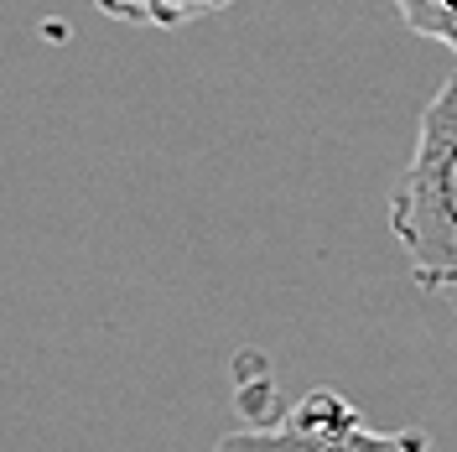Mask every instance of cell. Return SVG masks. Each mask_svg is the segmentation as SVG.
Wrapping results in <instances>:
<instances>
[{"label": "cell", "instance_id": "3", "mask_svg": "<svg viewBox=\"0 0 457 452\" xmlns=\"http://www.w3.org/2000/svg\"><path fill=\"white\" fill-rule=\"evenodd\" d=\"M104 16L114 21H130V27H187V21H203L213 11H224L234 0H94Z\"/></svg>", "mask_w": 457, "mask_h": 452}, {"label": "cell", "instance_id": "4", "mask_svg": "<svg viewBox=\"0 0 457 452\" xmlns=\"http://www.w3.org/2000/svg\"><path fill=\"white\" fill-rule=\"evenodd\" d=\"M400 11L421 37H436V42L457 47V0H400Z\"/></svg>", "mask_w": 457, "mask_h": 452}, {"label": "cell", "instance_id": "1", "mask_svg": "<svg viewBox=\"0 0 457 452\" xmlns=\"http://www.w3.org/2000/svg\"><path fill=\"white\" fill-rule=\"evenodd\" d=\"M390 234L411 281L457 312V68L421 110L416 151L390 193Z\"/></svg>", "mask_w": 457, "mask_h": 452}, {"label": "cell", "instance_id": "2", "mask_svg": "<svg viewBox=\"0 0 457 452\" xmlns=\"http://www.w3.org/2000/svg\"><path fill=\"white\" fill-rule=\"evenodd\" d=\"M224 442L239 452H436V442L421 426L385 431L333 385H317L296 406H286L276 422L239 426Z\"/></svg>", "mask_w": 457, "mask_h": 452}, {"label": "cell", "instance_id": "5", "mask_svg": "<svg viewBox=\"0 0 457 452\" xmlns=\"http://www.w3.org/2000/svg\"><path fill=\"white\" fill-rule=\"evenodd\" d=\"M213 452H239V448H228V442H219V448H213Z\"/></svg>", "mask_w": 457, "mask_h": 452}]
</instances>
